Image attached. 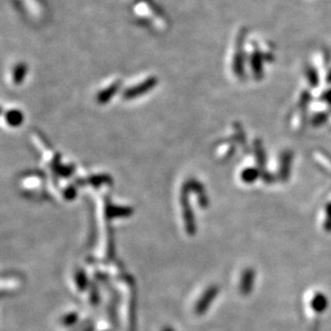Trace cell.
Instances as JSON below:
<instances>
[{"label":"cell","mask_w":331,"mask_h":331,"mask_svg":"<svg viewBox=\"0 0 331 331\" xmlns=\"http://www.w3.org/2000/svg\"><path fill=\"white\" fill-rule=\"evenodd\" d=\"M6 118H7L8 125L11 127L19 126L23 121V116L19 112V110H11L10 112H8Z\"/></svg>","instance_id":"obj_1"},{"label":"cell","mask_w":331,"mask_h":331,"mask_svg":"<svg viewBox=\"0 0 331 331\" xmlns=\"http://www.w3.org/2000/svg\"><path fill=\"white\" fill-rule=\"evenodd\" d=\"M153 85H152V83H149L148 85H146V86H141V88L140 89H142V88H150V87H152ZM136 92H137V89H132V91H131V94L129 95V96H127L128 98H133V97H136Z\"/></svg>","instance_id":"obj_2"}]
</instances>
